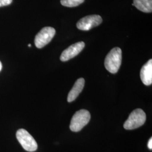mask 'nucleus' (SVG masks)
I'll return each mask as SVG.
<instances>
[{"instance_id":"nucleus-1","label":"nucleus","mask_w":152,"mask_h":152,"mask_svg":"<svg viewBox=\"0 0 152 152\" xmlns=\"http://www.w3.org/2000/svg\"><path fill=\"white\" fill-rule=\"evenodd\" d=\"M122 63V50L119 48H115L107 55L104 65L107 71L111 73H116L120 69Z\"/></svg>"},{"instance_id":"nucleus-2","label":"nucleus","mask_w":152,"mask_h":152,"mask_svg":"<svg viewBox=\"0 0 152 152\" xmlns=\"http://www.w3.org/2000/svg\"><path fill=\"white\" fill-rule=\"evenodd\" d=\"M146 121V114L141 109H135L126 121L124 127L126 130H134L144 125Z\"/></svg>"},{"instance_id":"nucleus-3","label":"nucleus","mask_w":152,"mask_h":152,"mask_svg":"<svg viewBox=\"0 0 152 152\" xmlns=\"http://www.w3.org/2000/svg\"><path fill=\"white\" fill-rule=\"evenodd\" d=\"M91 118L90 112L85 109H81L76 112L71 121L70 129L73 132H78L88 124Z\"/></svg>"},{"instance_id":"nucleus-4","label":"nucleus","mask_w":152,"mask_h":152,"mask_svg":"<svg viewBox=\"0 0 152 152\" xmlns=\"http://www.w3.org/2000/svg\"><path fill=\"white\" fill-rule=\"evenodd\" d=\"M17 139L22 147L28 152H32L37 149L38 145L33 136L24 129H19L16 134Z\"/></svg>"},{"instance_id":"nucleus-5","label":"nucleus","mask_w":152,"mask_h":152,"mask_svg":"<svg viewBox=\"0 0 152 152\" xmlns=\"http://www.w3.org/2000/svg\"><path fill=\"white\" fill-rule=\"evenodd\" d=\"M55 29L51 27H46L42 28L34 39V44L38 49H41L50 42L55 34Z\"/></svg>"},{"instance_id":"nucleus-6","label":"nucleus","mask_w":152,"mask_h":152,"mask_svg":"<svg viewBox=\"0 0 152 152\" xmlns=\"http://www.w3.org/2000/svg\"><path fill=\"white\" fill-rule=\"evenodd\" d=\"M102 18L98 15L85 16L77 23V27L81 31H89L102 23Z\"/></svg>"},{"instance_id":"nucleus-7","label":"nucleus","mask_w":152,"mask_h":152,"mask_svg":"<svg viewBox=\"0 0 152 152\" xmlns=\"http://www.w3.org/2000/svg\"><path fill=\"white\" fill-rule=\"evenodd\" d=\"M85 44L83 42H79L73 44L68 48L63 51L60 56V60L66 61L79 54L84 49Z\"/></svg>"},{"instance_id":"nucleus-8","label":"nucleus","mask_w":152,"mask_h":152,"mask_svg":"<svg viewBox=\"0 0 152 152\" xmlns=\"http://www.w3.org/2000/svg\"><path fill=\"white\" fill-rule=\"evenodd\" d=\"M140 78L142 83L146 86H150L152 83V60L148 61L142 66L140 71Z\"/></svg>"},{"instance_id":"nucleus-9","label":"nucleus","mask_w":152,"mask_h":152,"mask_svg":"<svg viewBox=\"0 0 152 152\" xmlns=\"http://www.w3.org/2000/svg\"><path fill=\"white\" fill-rule=\"evenodd\" d=\"M85 82V80L83 78H80L76 81L73 87L68 94L67 98V101L68 102H72L76 100L84 87Z\"/></svg>"},{"instance_id":"nucleus-10","label":"nucleus","mask_w":152,"mask_h":152,"mask_svg":"<svg viewBox=\"0 0 152 152\" xmlns=\"http://www.w3.org/2000/svg\"><path fill=\"white\" fill-rule=\"evenodd\" d=\"M132 5L142 12H152V0H134Z\"/></svg>"},{"instance_id":"nucleus-11","label":"nucleus","mask_w":152,"mask_h":152,"mask_svg":"<svg viewBox=\"0 0 152 152\" xmlns=\"http://www.w3.org/2000/svg\"><path fill=\"white\" fill-rule=\"evenodd\" d=\"M85 0H61L60 2L63 6L66 7H76L80 5L84 2Z\"/></svg>"},{"instance_id":"nucleus-12","label":"nucleus","mask_w":152,"mask_h":152,"mask_svg":"<svg viewBox=\"0 0 152 152\" xmlns=\"http://www.w3.org/2000/svg\"><path fill=\"white\" fill-rule=\"evenodd\" d=\"M12 0H0V7L10 5Z\"/></svg>"},{"instance_id":"nucleus-13","label":"nucleus","mask_w":152,"mask_h":152,"mask_svg":"<svg viewBox=\"0 0 152 152\" xmlns=\"http://www.w3.org/2000/svg\"><path fill=\"white\" fill-rule=\"evenodd\" d=\"M148 147L149 149H152V137L149 139V140L148 141Z\"/></svg>"},{"instance_id":"nucleus-14","label":"nucleus","mask_w":152,"mask_h":152,"mask_svg":"<svg viewBox=\"0 0 152 152\" xmlns=\"http://www.w3.org/2000/svg\"><path fill=\"white\" fill-rule=\"evenodd\" d=\"M2 63H1V62L0 61V72H1V69H2Z\"/></svg>"},{"instance_id":"nucleus-15","label":"nucleus","mask_w":152,"mask_h":152,"mask_svg":"<svg viewBox=\"0 0 152 152\" xmlns=\"http://www.w3.org/2000/svg\"><path fill=\"white\" fill-rule=\"evenodd\" d=\"M28 46H29V47H31V44H29V45H28Z\"/></svg>"}]
</instances>
